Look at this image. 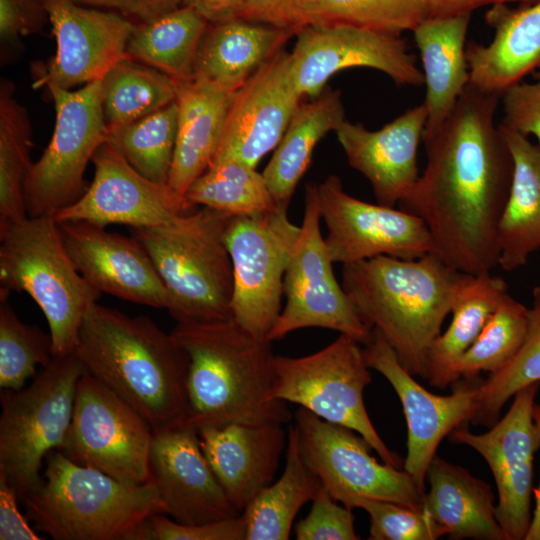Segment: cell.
I'll return each instance as SVG.
<instances>
[{
    "mask_svg": "<svg viewBox=\"0 0 540 540\" xmlns=\"http://www.w3.org/2000/svg\"><path fill=\"white\" fill-rule=\"evenodd\" d=\"M500 96L468 84L452 112L423 137L427 163L400 209L420 217L434 253L470 275L498 266V225L514 161L495 122Z\"/></svg>",
    "mask_w": 540,
    "mask_h": 540,
    "instance_id": "obj_1",
    "label": "cell"
},
{
    "mask_svg": "<svg viewBox=\"0 0 540 540\" xmlns=\"http://www.w3.org/2000/svg\"><path fill=\"white\" fill-rule=\"evenodd\" d=\"M75 352L86 373L134 407L153 431L186 422L189 357L149 317L94 302Z\"/></svg>",
    "mask_w": 540,
    "mask_h": 540,
    "instance_id": "obj_2",
    "label": "cell"
},
{
    "mask_svg": "<svg viewBox=\"0 0 540 540\" xmlns=\"http://www.w3.org/2000/svg\"><path fill=\"white\" fill-rule=\"evenodd\" d=\"M171 334L189 357L187 424L199 430L292 419L286 402L272 397V341L233 318L177 321Z\"/></svg>",
    "mask_w": 540,
    "mask_h": 540,
    "instance_id": "obj_3",
    "label": "cell"
},
{
    "mask_svg": "<svg viewBox=\"0 0 540 540\" xmlns=\"http://www.w3.org/2000/svg\"><path fill=\"white\" fill-rule=\"evenodd\" d=\"M466 274L430 252L345 264L341 285L357 311L414 377L428 378L429 353Z\"/></svg>",
    "mask_w": 540,
    "mask_h": 540,
    "instance_id": "obj_4",
    "label": "cell"
},
{
    "mask_svg": "<svg viewBox=\"0 0 540 540\" xmlns=\"http://www.w3.org/2000/svg\"><path fill=\"white\" fill-rule=\"evenodd\" d=\"M45 463L42 483L22 502L37 529L55 540H136L148 518L165 514L150 480L123 482L57 449Z\"/></svg>",
    "mask_w": 540,
    "mask_h": 540,
    "instance_id": "obj_5",
    "label": "cell"
},
{
    "mask_svg": "<svg viewBox=\"0 0 540 540\" xmlns=\"http://www.w3.org/2000/svg\"><path fill=\"white\" fill-rule=\"evenodd\" d=\"M232 215L201 207L166 225L132 228L151 257L176 321L232 318L233 266L226 245Z\"/></svg>",
    "mask_w": 540,
    "mask_h": 540,
    "instance_id": "obj_6",
    "label": "cell"
},
{
    "mask_svg": "<svg viewBox=\"0 0 540 540\" xmlns=\"http://www.w3.org/2000/svg\"><path fill=\"white\" fill-rule=\"evenodd\" d=\"M12 291L26 292L42 310L54 356L75 351L83 317L101 295L76 269L52 215L0 229V298Z\"/></svg>",
    "mask_w": 540,
    "mask_h": 540,
    "instance_id": "obj_7",
    "label": "cell"
},
{
    "mask_svg": "<svg viewBox=\"0 0 540 540\" xmlns=\"http://www.w3.org/2000/svg\"><path fill=\"white\" fill-rule=\"evenodd\" d=\"M85 373L74 351L54 356L26 388L2 390L0 473L20 501L42 483L40 469L46 455L64 446L78 381Z\"/></svg>",
    "mask_w": 540,
    "mask_h": 540,
    "instance_id": "obj_8",
    "label": "cell"
},
{
    "mask_svg": "<svg viewBox=\"0 0 540 540\" xmlns=\"http://www.w3.org/2000/svg\"><path fill=\"white\" fill-rule=\"evenodd\" d=\"M369 369L360 343L340 334L310 355H275L272 397L357 432L384 463L401 468L404 460L384 443L364 404L363 392L372 380Z\"/></svg>",
    "mask_w": 540,
    "mask_h": 540,
    "instance_id": "obj_9",
    "label": "cell"
},
{
    "mask_svg": "<svg viewBox=\"0 0 540 540\" xmlns=\"http://www.w3.org/2000/svg\"><path fill=\"white\" fill-rule=\"evenodd\" d=\"M315 184L306 185L305 210L283 278L286 304L268 334L270 341L303 328H325L367 345L373 329L337 281L325 239Z\"/></svg>",
    "mask_w": 540,
    "mask_h": 540,
    "instance_id": "obj_10",
    "label": "cell"
},
{
    "mask_svg": "<svg viewBox=\"0 0 540 540\" xmlns=\"http://www.w3.org/2000/svg\"><path fill=\"white\" fill-rule=\"evenodd\" d=\"M48 90L56 121L48 146L32 164L25 182L29 217L53 216L81 197L86 167L108 135L102 80L76 91L58 87Z\"/></svg>",
    "mask_w": 540,
    "mask_h": 540,
    "instance_id": "obj_11",
    "label": "cell"
},
{
    "mask_svg": "<svg viewBox=\"0 0 540 540\" xmlns=\"http://www.w3.org/2000/svg\"><path fill=\"white\" fill-rule=\"evenodd\" d=\"M301 457L324 489L346 507L364 499L392 501L423 509L424 493L404 469L379 463L357 432L327 422L305 408L294 414Z\"/></svg>",
    "mask_w": 540,
    "mask_h": 540,
    "instance_id": "obj_12",
    "label": "cell"
},
{
    "mask_svg": "<svg viewBox=\"0 0 540 540\" xmlns=\"http://www.w3.org/2000/svg\"><path fill=\"white\" fill-rule=\"evenodd\" d=\"M299 231L282 207L233 216L227 228L225 240L233 266L232 318L258 338L268 339L281 312L283 278Z\"/></svg>",
    "mask_w": 540,
    "mask_h": 540,
    "instance_id": "obj_13",
    "label": "cell"
},
{
    "mask_svg": "<svg viewBox=\"0 0 540 540\" xmlns=\"http://www.w3.org/2000/svg\"><path fill=\"white\" fill-rule=\"evenodd\" d=\"M153 429L128 402L91 375L78 381L70 430L60 450L73 462L117 480H150Z\"/></svg>",
    "mask_w": 540,
    "mask_h": 540,
    "instance_id": "obj_14",
    "label": "cell"
},
{
    "mask_svg": "<svg viewBox=\"0 0 540 540\" xmlns=\"http://www.w3.org/2000/svg\"><path fill=\"white\" fill-rule=\"evenodd\" d=\"M315 186L333 263L345 265L378 256L417 259L434 252L432 237L420 217L359 200L344 191L335 175Z\"/></svg>",
    "mask_w": 540,
    "mask_h": 540,
    "instance_id": "obj_15",
    "label": "cell"
},
{
    "mask_svg": "<svg viewBox=\"0 0 540 540\" xmlns=\"http://www.w3.org/2000/svg\"><path fill=\"white\" fill-rule=\"evenodd\" d=\"M539 386L533 383L517 391L507 413L487 432L475 434L463 425L448 436L474 449L490 467L498 492L495 515L506 540H525L532 519L533 459L540 447L534 420Z\"/></svg>",
    "mask_w": 540,
    "mask_h": 540,
    "instance_id": "obj_16",
    "label": "cell"
},
{
    "mask_svg": "<svg viewBox=\"0 0 540 540\" xmlns=\"http://www.w3.org/2000/svg\"><path fill=\"white\" fill-rule=\"evenodd\" d=\"M295 36L289 53L290 73L303 98L318 96L331 76L348 68L379 70L397 85L425 83L416 57L400 36L348 25H309Z\"/></svg>",
    "mask_w": 540,
    "mask_h": 540,
    "instance_id": "obj_17",
    "label": "cell"
},
{
    "mask_svg": "<svg viewBox=\"0 0 540 540\" xmlns=\"http://www.w3.org/2000/svg\"><path fill=\"white\" fill-rule=\"evenodd\" d=\"M56 40V53L38 73L34 88L70 90L102 80L128 58L127 44L136 23L114 11L88 8L70 1L42 2Z\"/></svg>",
    "mask_w": 540,
    "mask_h": 540,
    "instance_id": "obj_18",
    "label": "cell"
},
{
    "mask_svg": "<svg viewBox=\"0 0 540 540\" xmlns=\"http://www.w3.org/2000/svg\"><path fill=\"white\" fill-rule=\"evenodd\" d=\"M363 352L368 367L384 376L399 397L407 424L403 469L425 493L427 469L439 444L452 431L471 422L475 414L476 385L459 386L445 396L429 392L402 366L394 350L375 329Z\"/></svg>",
    "mask_w": 540,
    "mask_h": 540,
    "instance_id": "obj_19",
    "label": "cell"
},
{
    "mask_svg": "<svg viewBox=\"0 0 540 540\" xmlns=\"http://www.w3.org/2000/svg\"><path fill=\"white\" fill-rule=\"evenodd\" d=\"M92 162L94 178L81 197L53 215L59 223L85 221L106 227L166 225L189 212L168 187L140 174L110 143H103Z\"/></svg>",
    "mask_w": 540,
    "mask_h": 540,
    "instance_id": "obj_20",
    "label": "cell"
},
{
    "mask_svg": "<svg viewBox=\"0 0 540 540\" xmlns=\"http://www.w3.org/2000/svg\"><path fill=\"white\" fill-rule=\"evenodd\" d=\"M302 99L291 78L289 53L280 50L234 92L214 161L231 159L256 168L278 145Z\"/></svg>",
    "mask_w": 540,
    "mask_h": 540,
    "instance_id": "obj_21",
    "label": "cell"
},
{
    "mask_svg": "<svg viewBox=\"0 0 540 540\" xmlns=\"http://www.w3.org/2000/svg\"><path fill=\"white\" fill-rule=\"evenodd\" d=\"M150 481L165 515L188 525L239 516L213 473L198 430L185 423L153 431Z\"/></svg>",
    "mask_w": 540,
    "mask_h": 540,
    "instance_id": "obj_22",
    "label": "cell"
},
{
    "mask_svg": "<svg viewBox=\"0 0 540 540\" xmlns=\"http://www.w3.org/2000/svg\"><path fill=\"white\" fill-rule=\"evenodd\" d=\"M58 227L73 264L95 290L136 304L168 308L167 289L135 237L85 221L63 222Z\"/></svg>",
    "mask_w": 540,
    "mask_h": 540,
    "instance_id": "obj_23",
    "label": "cell"
},
{
    "mask_svg": "<svg viewBox=\"0 0 540 540\" xmlns=\"http://www.w3.org/2000/svg\"><path fill=\"white\" fill-rule=\"evenodd\" d=\"M426 122L421 104L376 131L346 120L335 131L349 165L369 181L378 204L395 207L419 179L417 153Z\"/></svg>",
    "mask_w": 540,
    "mask_h": 540,
    "instance_id": "obj_24",
    "label": "cell"
},
{
    "mask_svg": "<svg viewBox=\"0 0 540 540\" xmlns=\"http://www.w3.org/2000/svg\"><path fill=\"white\" fill-rule=\"evenodd\" d=\"M283 423H231L198 430L201 449L227 498L243 513L275 477L287 440Z\"/></svg>",
    "mask_w": 540,
    "mask_h": 540,
    "instance_id": "obj_25",
    "label": "cell"
},
{
    "mask_svg": "<svg viewBox=\"0 0 540 540\" xmlns=\"http://www.w3.org/2000/svg\"><path fill=\"white\" fill-rule=\"evenodd\" d=\"M486 21L495 30L492 41L466 44L469 84L501 97L540 67V0L518 9L494 5Z\"/></svg>",
    "mask_w": 540,
    "mask_h": 540,
    "instance_id": "obj_26",
    "label": "cell"
},
{
    "mask_svg": "<svg viewBox=\"0 0 540 540\" xmlns=\"http://www.w3.org/2000/svg\"><path fill=\"white\" fill-rule=\"evenodd\" d=\"M233 94L201 81H176L177 135L167 185L184 204L190 185L214 161Z\"/></svg>",
    "mask_w": 540,
    "mask_h": 540,
    "instance_id": "obj_27",
    "label": "cell"
},
{
    "mask_svg": "<svg viewBox=\"0 0 540 540\" xmlns=\"http://www.w3.org/2000/svg\"><path fill=\"white\" fill-rule=\"evenodd\" d=\"M292 36L291 30L244 19L208 23L192 80L233 93Z\"/></svg>",
    "mask_w": 540,
    "mask_h": 540,
    "instance_id": "obj_28",
    "label": "cell"
},
{
    "mask_svg": "<svg viewBox=\"0 0 540 540\" xmlns=\"http://www.w3.org/2000/svg\"><path fill=\"white\" fill-rule=\"evenodd\" d=\"M423 509L450 539L506 540L491 486L439 456L431 461Z\"/></svg>",
    "mask_w": 540,
    "mask_h": 540,
    "instance_id": "obj_29",
    "label": "cell"
},
{
    "mask_svg": "<svg viewBox=\"0 0 540 540\" xmlns=\"http://www.w3.org/2000/svg\"><path fill=\"white\" fill-rule=\"evenodd\" d=\"M470 17H428L412 31L426 84L423 104L427 122L423 137L443 124L469 84L465 40Z\"/></svg>",
    "mask_w": 540,
    "mask_h": 540,
    "instance_id": "obj_30",
    "label": "cell"
},
{
    "mask_svg": "<svg viewBox=\"0 0 540 540\" xmlns=\"http://www.w3.org/2000/svg\"><path fill=\"white\" fill-rule=\"evenodd\" d=\"M499 128L512 154L514 172L498 225V265L513 271L540 248V148L528 136L501 123Z\"/></svg>",
    "mask_w": 540,
    "mask_h": 540,
    "instance_id": "obj_31",
    "label": "cell"
},
{
    "mask_svg": "<svg viewBox=\"0 0 540 540\" xmlns=\"http://www.w3.org/2000/svg\"><path fill=\"white\" fill-rule=\"evenodd\" d=\"M344 116L341 92L329 87L300 103L262 173L277 206L288 208L316 145L328 132L337 130Z\"/></svg>",
    "mask_w": 540,
    "mask_h": 540,
    "instance_id": "obj_32",
    "label": "cell"
},
{
    "mask_svg": "<svg viewBox=\"0 0 540 540\" xmlns=\"http://www.w3.org/2000/svg\"><path fill=\"white\" fill-rule=\"evenodd\" d=\"M507 293L505 281L490 272L467 276L454 299L449 327L430 349L427 380L432 387H448L450 369L475 342Z\"/></svg>",
    "mask_w": 540,
    "mask_h": 540,
    "instance_id": "obj_33",
    "label": "cell"
},
{
    "mask_svg": "<svg viewBox=\"0 0 540 540\" xmlns=\"http://www.w3.org/2000/svg\"><path fill=\"white\" fill-rule=\"evenodd\" d=\"M286 465L280 478L264 488L245 508L246 540H287L299 510L322 487L304 463L296 427L290 426Z\"/></svg>",
    "mask_w": 540,
    "mask_h": 540,
    "instance_id": "obj_34",
    "label": "cell"
},
{
    "mask_svg": "<svg viewBox=\"0 0 540 540\" xmlns=\"http://www.w3.org/2000/svg\"><path fill=\"white\" fill-rule=\"evenodd\" d=\"M429 17L426 0H294L281 28L348 25L400 36Z\"/></svg>",
    "mask_w": 540,
    "mask_h": 540,
    "instance_id": "obj_35",
    "label": "cell"
},
{
    "mask_svg": "<svg viewBox=\"0 0 540 540\" xmlns=\"http://www.w3.org/2000/svg\"><path fill=\"white\" fill-rule=\"evenodd\" d=\"M207 26L208 22L197 11L181 5L150 22L137 23L126 51L130 58L175 81L192 80L196 55Z\"/></svg>",
    "mask_w": 540,
    "mask_h": 540,
    "instance_id": "obj_36",
    "label": "cell"
},
{
    "mask_svg": "<svg viewBox=\"0 0 540 540\" xmlns=\"http://www.w3.org/2000/svg\"><path fill=\"white\" fill-rule=\"evenodd\" d=\"M13 84L0 85V229L28 217L24 187L33 162L28 112L14 97Z\"/></svg>",
    "mask_w": 540,
    "mask_h": 540,
    "instance_id": "obj_37",
    "label": "cell"
},
{
    "mask_svg": "<svg viewBox=\"0 0 540 540\" xmlns=\"http://www.w3.org/2000/svg\"><path fill=\"white\" fill-rule=\"evenodd\" d=\"M102 86L108 130L132 123L176 100L173 78L130 57L108 72Z\"/></svg>",
    "mask_w": 540,
    "mask_h": 540,
    "instance_id": "obj_38",
    "label": "cell"
},
{
    "mask_svg": "<svg viewBox=\"0 0 540 540\" xmlns=\"http://www.w3.org/2000/svg\"><path fill=\"white\" fill-rule=\"evenodd\" d=\"M184 201L188 211L201 206L232 216L252 215L279 207L263 174L231 159L214 161L190 185Z\"/></svg>",
    "mask_w": 540,
    "mask_h": 540,
    "instance_id": "obj_39",
    "label": "cell"
},
{
    "mask_svg": "<svg viewBox=\"0 0 540 540\" xmlns=\"http://www.w3.org/2000/svg\"><path fill=\"white\" fill-rule=\"evenodd\" d=\"M528 327V308L508 293L493 312L482 332L452 366L447 384L473 381L483 372L505 366L522 346Z\"/></svg>",
    "mask_w": 540,
    "mask_h": 540,
    "instance_id": "obj_40",
    "label": "cell"
},
{
    "mask_svg": "<svg viewBox=\"0 0 540 540\" xmlns=\"http://www.w3.org/2000/svg\"><path fill=\"white\" fill-rule=\"evenodd\" d=\"M176 101L127 125L108 130L107 141L144 177L167 185L173 162Z\"/></svg>",
    "mask_w": 540,
    "mask_h": 540,
    "instance_id": "obj_41",
    "label": "cell"
},
{
    "mask_svg": "<svg viewBox=\"0 0 540 540\" xmlns=\"http://www.w3.org/2000/svg\"><path fill=\"white\" fill-rule=\"evenodd\" d=\"M540 383V286L532 293L528 327L517 354L501 369L476 385V411L473 425L493 426L506 402L521 388Z\"/></svg>",
    "mask_w": 540,
    "mask_h": 540,
    "instance_id": "obj_42",
    "label": "cell"
},
{
    "mask_svg": "<svg viewBox=\"0 0 540 540\" xmlns=\"http://www.w3.org/2000/svg\"><path fill=\"white\" fill-rule=\"evenodd\" d=\"M8 298H0V388L20 390L54 358L52 339L37 326L22 322Z\"/></svg>",
    "mask_w": 540,
    "mask_h": 540,
    "instance_id": "obj_43",
    "label": "cell"
},
{
    "mask_svg": "<svg viewBox=\"0 0 540 540\" xmlns=\"http://www.w3.org/2000/svg\"><path fill=\"white\" fill-rule=\"evenodd\" d=\"M358 508L369 515L370 540H435L445 535L424 509L378 499H364Z\"/></svg>",
    "mask_w": 540,
    "mask_h": 540,
    "instance_id": "obj_44",
    "label": "cell"
},
{
    "mask_svg": "<svg viewBox=\"0 0 540 540\" xmlns=\"http://www.w3.org/2000/svg\"><path fill=\"white\" fill-rule=\"evenodd\" d=\"M136 540H246L243 514L202 524H182L165 514H155L146 520Z\"/></svg>",
    "mask_w": 540,
    "mask_h": 540,
    "instance_id": "obj_45",
    "label": "cell"
},
{
    "mask_svg": "<svg viewBox=\"0 0 540 540\" xmlns=\"http://www.w3.org/2000/svg\"><path fill=\"white\" fill-rule=\"evenodd\" d=\"M308 515L294 526L298 540H356L352 509L339 505L322 486Z\"/></svg>",
    "mask_w": 540,
    "mask_h": 540,
    "instance_id": "obj_46",
    "label": "cell"
},
{
    "mask_svg": "<svg viewBox=\"0 0 540 540\" xmlns=\"http://www.w3.org/2000/svg\"><path fill=\"white\" fill-rule=\"evenodd\" d=\"M500 99L504 112L501 124L525 136L533 135L540 148V67L533 82L511 86Z\"/></svg>",
    "mask_w": 540,
    "mask_h": 540,
    "instance_id": "obj_47",
    "label": "cell"
},
{
    "mask_svg": "<svg viewBox=\"0 0 540 540\" xmlns=\"http://www.w3.org/2000/svg\"><path fill=\"white\" fill-rule=\"evenodd\" d=\"M47 21L48 13L40 0H0L2 46L40 31Z\"/></svg>",
    "mask_w": 540,
    "mask_h": 540,
    "instance_id": "obj_48",
    "label": "cell"
},
{
    "mask_svg": "<svg viewBox=\"0 0 540 540\" xmlns=\"http://www.w3.org/2000/svg\"><path fill=\"white\" fill-rule=\"evenodd\" d=\"M41 2L50 0H40ZM117 12L134 23L150 22L182 5L181 0H61Z\"/></svg>",
    "mask_w": 540,
    "mask_h": 540,
    "instance_id": "obj_49",
    "label": "cell"
},
{
    "mask_svg": "<svg viewBox=\"0 0 540 540\" xmlns=\"http://www.w3.org/2000/svg\"><path fill=\"white\" fill-rule=\"evenodd\" d=\"M19 497L0 473V540H40L18 508Z\"/></svg>",
    "mask_w": 540,
    "mask_h": 540,
    "instance_id": "obj_50",
    "label": "cell"
},
{
    "mask_svg": "<svg viewBox=\"0 0 540 540\" xmlns=\"http://www.w3.org/2000/svg\"><path fill=\"white\" fill-rule=\"evenodd\" d=\"M293 2L294 0H246L240 19L281 28Z\"/></svg>",
    "mask_w": 540,
    "mask_h": 540,
    "instance_id": "obj_51",
    "label": "cell"
},
{
    "mask_svg": "<svg viewBox=\"0 0 540 540\" xmlns=\"http://www.w3.org/2000/svg\"><path fill=\"white\" fill-rule=\"evenodd\" d=\"M182 5L193 8L208 23L240 19L246 0H181Z\"/></svg>",
    "mask_w": 540,
    "mask_h": 540,
    "instance_id": "obj_52",
    "label": "cell"
},
{
    "mask_svg": "<svg viewBox=\"0 0 540 540\" xmlns=\"http://www.w3.org/2000/svg\"><path fill=\"white\" fill-rule=\"evenodd\" d=\"M538 0H426L429 18H447L470 14L486 5L521 2L532 4Z\"/></svg>",
    "mask_w": 540,
    "mask_h": 540,
    "instance_id": "obj_53",
    "label": "cell"
},
{
    "mask_svg": "<svg viewBox=\"0 0 540 540\" xmlns=\"http://www.w3.org/2000/svg\"><path fill=\"white\" fill-rule=\"evenodd\" d=\"M534 420L540 433V405L536 403L534 406ZM533 492L535 494L536 507L525 540H540V484Z\"/></svg>",
    "mask_w": 540,
    "mask_h": 540,
    "instance_id": "obj_54",
    "label": "cell"
}]
</instances>
